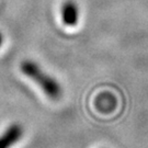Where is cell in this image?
<instances>
[{"label": "cell", "instance_id": "6da1fadb", "mask_svg": "<svg viewBox=\"0 0 148 148\" xmlns=\"http://www.w3.org/2000/svg\"><path fill=\"white\" fill-rule=\"evenodd\" d=\"M20 69L24 76L35 82L45 95L51 99H58L62 95V87L54 77L44 71L40 65L32 60H23Z\"/></svg>", "mask_w": 148, "mask_h": 148}, {"label": "cell", "instance_id": "7a4b0ae2", "mask_svg": "<svg viewBox=\"0 0 148 148\" xmlns=\"http://www.w3.org/2000/svg\"><path fill=\"white\" fill-rule=\"evenodd\" d=\"M23 135V128L20 124L14 123L0 135V148H11L21 139Z\"/></svg>", "mask_w": 148, "mask_h": 148}, {"label": "cell", "instance_id": "277c9868", "mask_svg": "<svg viewBox=\"0 0 148 148\" xmlns=\"http://www.w3.org/2000/svg\"><path fill=\"white\" fill-rule=\"evenodd\" d=\"M2 42H3V37H2V34L0 33V46L2 45Z\"/></svg>", "mask_w": 148, "mask_h": 148}, {"label": "cell", "instance_id": "3957f363", "mask_svg": "<svg viewBox=\"0 0 148 148\" xmlns=\"http://www.w3.org/2000/svg\"><path fill=\"white\" fill-rule=\"evenodd\" d=\"M62 19L65 25L67 27H75L78 23L79 19V9L76 2L73 0H67L65 1L62 5Z\"/></svg>", "mask_w": 148, "mask_h": 148}]
</instances>
